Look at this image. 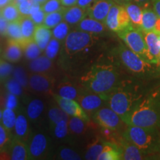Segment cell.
Returning <instances> with one entry per match:
<instances>
[{"label":"cell","instance_id":"cell-1","mask_svg":"<svg viewBox=\"0 0 160 160\" xmlns=\"http://www.w3.org/2000/svg\"><path fill=\"white\" fill-rule=\"evenodd\" d=\"M121 119L126 125L160 130V86L147 92Z\"/></svg>","mask_w":160,"mask_h":160},{"label":"cell","instance_id":"cell-2","mask_svg":"<svg viewBox=\"0 0 160 160\" xmlns=\"http://www.w3.org/2000/svg\"><path fill=\"white\" fill-rule=\"evenodd\" d=\"M119 68L113 63H97L81 78L85 91L106 95L114 90L122 81Z\"/></svg>","mask_w":160,"mask_h":160},{"label":"cell","instance_id":"cell-3","mask_svg":"<svg viewBox=\"0 0 160 160\" xmlns=\"http://www.w3.org/2000/svg\"><path fill=\"white\" fill-rule=\"evenodd\" d=\"M146 93L144 86L137 82L123 79L114 90L102 96L108 107L122 118L131 111Z\"/></svg>","mask_w":160,"mask_h":160},{"label":"cell","instance_id":"cell-4","mask_svg":"<svg viewBox=\"0 0 160 160\" xmlns=\"http://www.w3.org/2000/svg\"><path fill=\"white\" fill-rule=\"evenodd\" d=\"M120 65L129 74L140 80H150L160 75L159 65L146 61L121 44L115 50Z\"/></svg>","mask_w":160,"mask_h":160},{"label":"cell","instance_id":"cell-5","mask_svg":"<svg viewBox=\"0 0 160 160\" xmlns=\"http://www.w3.org/2000/svg\"><path fill=\"white\" fill-rule=\"evenodd\" d=\"M122 136L134 144L147 157L159 154L160 130L127 125Z\"/></svg>","mask_w":160,"mask_h":160},{"label":"cell","instance_id":"cell-6","mask_svg":"<svg viewBox=\"0 0 160 160\" xmlns=\"http://www.w3.org/2000/svg\"><path fill=\"white\" fill-rule=\"evenodd\" d=\"M99 40L96 34L82 31H73L68 33L65 39L64 51L69 57L79 54H86L90 49L94 47Z\"/></svg>","mask_w":160,"mask_h":160},{"label":"cell","instance_id":"cell-7","mask_svg":"<svg viewBox=\"0 0 160 160\" xmlns=\"http://www.w3.org/2000/svg\"><path fill=\"white\" fill-rule=\"evenodd\" d=\"M117 34L130 50L146 61L159 65V63L149 53L141 29L135 28L131 26L128 28L117 32Z\"/></svg>","mask_w":160,"mask_h":160},{"label":"cell","instance_id":"cell-8","mask_svg":"<svg viewBox=\"0 0 160 160\" xmlns=\"http://www.w3.org/2000/svg\"><path fill=\"white\" fill-rule=\"evenodd\" d=\"M105 25L109 30L117 33L133 26L124 5L116 3L111 6L105 19Z\"/></svg>","mask_w":160,"mask_h":160},{"label":"cell","instance_id":"cell-9","mask_svg":"<svg viewBox=\"0 0 160 160\" xmlns=\"http://www.w3.org/2000/svg\"><path fill=\"white\" fill-rule=\"evenodd\" d=\"M94 122L102 128L111 130L113 131H119L122 124L124 123L119 115L110 107H105L98 109L93 115Z\"/></svg>","mask_w":160,"mask_h":160},{"label":"cell","instance_id":"cell-10","mask_svg":"<svg viewBox=\"0 0 160 160\" xmlns=\"http://www.w3.org/2000/svg\"><path fill=\"white\" fill-rule=\"evenodd\" d=\"M54 78L49 73H35L30 76L28 85L30 88L41 94H53L54 88Z\"/></svg>","mask_w":160,"mask_h":160},{"label":"cell","instance_id":"cell-11","mask_svg":"<svg viewBox=\"0 0 160 160\" xmlns=\"http://www.w3.org/2000/svg\"><path fill=\"white\" fill-rule=\"evenodd\" d=\"M77 99L84 111L87 112H95L106 102L102 95L85 90L83 93H80Z\"/></svg>","mask_w":160,"mask_h":160},{"label":"cell","instance_id":"cell-12","mask_svg":"<svg viewBox=\"0 0 160 160\" xmlns=\"http://www.w3.org/2000/svg\"><path fill=\"white\" fill-rule=\"evenodd\" d=\"M114 2L113 0H95L86 9L88 17L105 23L108 13Z\"/></svg>","mask_w":160,"mask_h":160},{"label":"cell","instance_id":"cell-13","mask_svg":"<svg viewBox=\"0 0 160 160\" xmlns=\"http://www.w3.org/2000/svg\"><path fill=\"white\" fill-rule=\"evenodd\" d=\"M48 139L42 133H37L30 139L28 147L29 159H41L48 151Z\"/></svg>","mask_w":160,"mask_h":160},{"label":"cell","instance_id":"cell-14","mask_svg":"<svg viewBox=\"0 0 160 160\" xmlns=\"http://www.w3.org/2000/svg\"><path fill=\"white\" fill-rule=\"evenodd\" d=\"M55 100L57 101L58 105L68 116L79 117L85 121L89 122V118L87 113L75 100L64 99L58 97L57 95L55 96Z\"/></svg>","mask_w":160,"mask_h":160},{"label":"cell","instance_id":"cell-15","mask_svg":"<svg viewBox=\"0 0 160 160\" xmlns=\"http://www.w3.org/2000/svg\"><path fill=\"white\" fill-rule=\"evenodd\" d=\"M119 147L122 151V159L141 160L147 159V156L140 151V150L131 141L122 136L119 139Z\"/></svg>","mask_w":160,"mask_h":160},{"label":"cell","instance_id":"cell-16","mask_svg":"<svg viewBox=\"0 0 160 160\" xmlns=\"http://www.w3.org/2000/svg\"><path fill=\"white\" fill-rule=\"evenodd\" d=\"M106 25L102 22L92 18H84L77 25L76 30L87 32L92 34H101L105 31Z\"/></svg>","mask_w":160,"mask_h":160},{"label":"cell","instance_id":"cell-17","mask_svg":"<svg viewBox=\"0 0 160 160\" xmlns=\"http://www.w3.org/2000/svg\"><path fill=\"white\" fill-rule=\"evenodd\" d=\"M87 15L86 9L82 8L78 5H73L71 7H64L63 19L68 25H74L83 19Z\"/></svg>","mask_w":160,"mask_h":160},{"label":"cell","instance_id":"cell-18","mask_svg":"<svg viewBox=\"0 0 160 160\" xmlns=\"http://www.w3.org/2000/svg\"><path fill=\"white\" fill-rule=\"evenodd\" d=\"M22 53L23 50L19 43L14 39H8L2 53V58L10 62H17L22 57Z\"/></svg>","mask_w":160,"mask_h":160},{"label":"cell","instance_id":"cell-19","mask_svg":"<svg viewBox=\"0 0 160 160\" xmlns=\"http://www.w3.org/2000/svg\"><path fill=\"white\" fill-rule=\"evenodd\" d=\"M10 155L12 160L28 159V148L23 141L14 138L10 143Z\"/></svg>","mask_w":160,"mask_h":160},{"label":"cell","instance_id":"cell-20","mask_svg":"<svg viewBox=\"0 0 160 160\" xmlns=\"http://www.w3.org/2000/svg\"><path fill=\"white\" fill-rule=\"evenodd\" d=\"M142 32L144 39H145L146 46H147L149 53L158 62H159L160 48L159 47V43H158V33H156L154 31H142Z\"/></svg>","mask_w":160,"mask_h":160},{"label":"cell","instance_id":"cell-21","mask_svg":"<svg viewBox=\"0 0 160 160\" xmlns=\"http://www.w3.org/2000/svg\"><path fill=\"white\" fill-rule=\"evenodd\" d=\"M98 160H120L122 159V151L119 145L113 142L105 141L103 149Z\"/></svg>","mask_w":160,"mask_h":160},{"label":"cell","instance_id":"cell-22","mask_svg":"<svg viewBox=\"0 0 160 160\" xmlns=\"http://www.w3.org/2000/svg\"><path fill=\"white\" fill-rule=\"evenodd\" d=\"M51 36L52 32L42 24L36 25L33 39L42 51H44L47 47L48 44L51 39Z\"/></svg>","mask_w":160,"mask_h":160},{"label":"cell","instance_id":"cell-23","mask_svg":"<svg viewBox=\"0 0 160 160\" xmlns=\"http://www.w3.org/2000/svg\"><path fill=\"white\" fill-rule=\"evenodd\" d=\"M14 132L16 138L27 143L30 140V131L28 120L22 114H19L17 118V121L14 126Z\"/></svg>","mask_w":160,"mask_h":160},{"label":"cell","instance_id":"cell-24","mask_svg":"<svg viewBox=\"0 0 160 160\" xmlns=\"http://www.w3.org/2000/svg\"><path fill=\"white\" fill-rule=\"evenodd\" d=\"M29 68L34 73H49L53 69V62L51 59L46 56L38 57L34 59H32L29 64Z\"/></svg>","mask_w":160,"mask_h":160},{"label":"cell","instance_id":"cell-25","mask_svg":"<svg viewBox=\"0 0 160 160\" xmlns=\"http://www.w3.org/2000/svg\"><path fill=\"white\" fill-rule=\"evenodd\" d=\"M124 7L129 16L133 27L140 29L142 17V8L137 4L131 3V2L124 5Z\"/></svg>","mask_w":160,"mask_h":160},{"label":"cell","instance_id":"cell-26","mask_svg":"<svg viewBox=\"0 0 160 160\" xmlns=\"http://www.w3.org/2000/svg\"><path fill=\"white\" fill-rule=\"evenodd\" d=\"M56 92L58 97L67 99L75 100L79 96L78 89L69 82H63L60 83L57 86Z\"/></svg>","mask_w":160,"mask_h":160},{"label":"cell","instance_id":"cell-27","mask_svg":"<svg viewBox=\"0 0 160 160\" xmlns=\"http://www.w3.org/2000/svg\"><path fill=\"white\" fill-rule=\"evenodd\" d=\"M158 16L154 11L148 8L142 9V17L140 29L143 31H153Z\"/></svg>","mask_w":160,"mask_h":160},{"label":"cell","instance_id":"cell-28","mask_svg":"<svg viewBox=\"0 0 160 160\" xmlns=\"http://www.w3.org/2000/svg\"><path fill=\"white\" fill-rule=\"evenodd\" d=\"M105 141L102 138L97 137L88 146L85 159L89 160L97 159L102 151Z\"/></svg>","mask_w":160,"mask_h":160},{"label":"cell","instance_id":"cell-29","mask_svg":"<svg viewBox=\"0 0 160 160\" xmlns=\"http://www.w3.org/2000/svg\"><path fill=\"white\" fill-rule=\"evenodd\" d=\"M1 16L4 19L10 22L17 21L22 17L18 5L14 2L8 4L1 8Z\"/></svg>","mask_w":160,"mask_h":160},{"label":"cell","instance_id":"cell-30","mask_svg":"<svg viewBox=\"0 0 160 160\" xmlns=\"http://www.w3.org/2000/svg\"><path fill=\"white\" fill-rule=\"evenodd\" d=\"M20 26H21L22 33L24 39H33V33H34L36 24L33 22L30 16H22L19 19Z\"/></svg>","mask_w":160,"mask_h":160},{"label":"cell","instance_id":"cell-31","mask_svg":"<svg viewBox=\"0 0 160 160\" xmlns=\"http://www.w3.org/2000/svg\"><path fill=\"white\" fill-rule=\"evenodd\" d=\"M5 36L10 39H14L17 42L21 41L24 39L22 33L19 19L17 21L8 22Z\"/></svg>","mask_w":160,"mask_h":160},{"label":"cell","instance_id":"cell-32","mask_svg":"<svg viewBox=\"0 0 160 160\" xmlns=\"http://www.w3.org/2000/svg\"><path fill=\"white\" fill-rule=\"evenodd\" d=\"M44 110V103L40 99H33L29 103L27 108V114L31 120L39 117Z\"/></svg>","mask_w":160,"mask_h":160},{"label":"cell","instance_id":"cell-33","mask_svg":"<svg viewBox=\"0 0 160 160\" xmlns=\"http://www.w3.org/2000/svg\"><path fill=\"white\" fill-rule=\"evenodd\" d=\"M85 122L87 121L79 117H71L68 119V130L73 134H82L86 129Z\"/></svg>","mask_w":160,"mask_h":160},{"label":"cell","instance_id":"cell-34","mask_svg":"<svg viewBox=\"0 0 160 160\" xmlns=\"http://www.w3.org/2000/svg\"><path fill=\"white\" fill-rule=\"evenodd\" d=\"M63 10L64 7L60 11L47 13L45 15L42 25L49 29L53 28L56 25L61 22L62 20L63 19Z\"/></svg>","mask_w":160,"mask_h":160},{"label":"cell","instance_id":"cell-35","mask_svg":"<svg viewBox=\"0 0 160 160\" xmlns=\"http://www.w3.org/2000/svg\"><path fill=\"white\" fill-rule=\"evenodd\" d=\"M16 121H17V117L13 110L5 108L2 111V123L4 127L9 132H11L12 130L14 129Z\"/></svg>","mask_w":160,"mask_h":160},{"label":"cell","instance_id":"cell-36","mask_svg":"<svg viewBox=\"0 0 160 160\" xmlns=\"http://www.w3.org/2000/svg\"><path fill=\"white\" fill-rule=\"evenodd\" d=\"M48 118L51 122V124L55 125L59 122L62 120H66L68 121V115L59 107H53L50 108L48 111Z\"/></svg>","mask_w":160,"mask_h":160},{"label":"cell","instance_id":"cell-37","mask_svg":"<svg viewBox=\"0 0 160 160\" xmlns=\"http://www.w3.org/2000/svg\"><path fill=\"white\" fill-rule=\"evenodd\" d=\"M69 33V25L66 22H61L53 28L52 31V35L53 38L59 41H62L65 39Z\"/></svg>","mask_w":160,"mask_h":160},{"label":"cell","instance_id":"cell-38","mask_svg":"<svg viewBox=\"0 0 160 160\" xmlns=\"http://www.w3.org/2000/svg\"><path fill=\"white\" fill-rule=\"evenodd\" d=\"M42 51L40 48L38 46L34 40L32 39L28 43L26 47L24 48L23 52L25 53V57L28 59H34L38 57H39L40 53Z\"/></svg>","mask_w":160,"mask_h":160},{"label":"cell","instance_id":"cell-39","mask_svg":"<svg viewBox=\"0 0 160 160\" xmlns=\"http://www.w3.org/2000/svg\"><path fill=\"white\" fill-rule=\"evenodd\" d=\"M60 48V42L59 40H57L55 38H53L50 40V42L48 44L47 47L45 49V53L47 57L49 59H53L57 57L58 53L59 51Z\"/></svg>","mask_w":160,"mask_h":160},{"label":"cell","instance_id":"cell-40","mask_svg":"<svg viewBox=\"0 0 160 160\" xmlns=\"http://www.w3.org/2000/svg\"><path fill=\"white\" fill-rule=\"evenodd\" d=\"M62 8L63 6L61 5L60 0H48L41 5V9L46 14L52 13V12L60 11Z\"/></svg>","mask_w":160,"mask_h":160},{"label":"cell","instance_id":"cell-41","mask_svg":"<svg viewBox=\"0 0 160 160\" xmlns=\"http://www.w3.org/2000/svg\"><path fill=\"white\" fill-rule=\"evenodd\" d=\"M66 120H62L56 124L53 128V133L58 139H63L68 133V124Z\"/></svg>","mask_w":160,"mask_h":160},{"label":"cell","instance_id":"cell-42","mask_svg":"<svg viewBox=\"0 0 160 160\" xmlns=\"http://www.w3.org/2000/svg\"><path fill=\"white\" fill-rule=\"evenodd\" d=\"M4 126L0 124V151L5 150V148L11 142V136Z\"/></svg>","mask_w":160,"mask_h":160},{"label":"cell","instance_id":"cell-43","mask_svg":"<svg viewBox=\"0 0 160 160\" xmlns=\"http://www.w3.org/2000/svg\"><path fill=\"white\" fill-rule=\"evenodd\" d=\"M59 158L64 160H79L82 159L77 152L71 148H62L60 151Z\"/></svg>","mask_w":160,"mask_h":160},{"label":"cell","instance_id":"cell-44","mask_svg":"<svg viewBox=\"0 0 160 160\" xmlns=\"http://www.w3.org/2000/svg\"><path fill=\"white\" fill-rule=\"evenodd\" d=\"M6 88L10 93L19 96L22 93V86L16 79H11L6 83Z\"/></svg>","mask_w":160,"mask_h":160},{"label":"cell","instance_id":"cell-45","mask_svg":"<svg viewBox=\"0 0 160 160\" xmlns=\"http://www.w3.org/2000/svg\"><path fill=\"white\" fill-rule=\"evenodd\" d=\"M13 67L6 60L0 59V79H3L11 74Z\"/></svg>","mask_w":160,"mask_h":160},{"label":"cell","instance_id":"cell-46","mask_svg":"<svg viewBox=\"0 0 160 160\" xmlns=\"http://www.w3.org/2000/svg\"><path fill=\"white\" fill-rule=\"evenodd\" d=\"M13 76H14L15 79L17 80L21 84L22 86H23V87H26L27 86V77H26L25 71H24V70L22 68H16L14 70V72H13Z\"/></svg>","mask_w":160,"mask_h":160},{"label":"cell","instance_id":"cell-47","mask_svg":"<svg viewBox=\"0 0 160 160\" xmlns=\"http://www.w3.org/2000/svg\"><path fill=\"white\" fill-rule=\"evenodd\" d=\"M33 2V0H25L18 5L22 16H30V12H31Z\"/></svg>","mask_w":160,"mask_h":160},{"label":"cell","instance_id":"cell-48","mask_svg":"<svg viewBox=\"0 0 160 160\" xmlns=\"http://www.w3.org/2000/svg\"><path fill=\"white\" fill-rule=\"evenodd\" d=\"M18 104L17 102V96L13 94V93H10L7 95L5 99V107L6 108H10V109H15L17 108Z\"/></svg>","mask_w":160,"mask_h":160},{"label":"cell","instance_id":"cell-49","mask_svg":"<svg viewBox=\"0 0 160 160\" xmlns=\"http://www.w3.org/2000/svg\"><path fill=\"white\" fill-rule=\"evenodd\" d=\"M45 14L46 13L45 12L40 8L37 13H33V14L31 15L30 17H31L32 20H33V22H34L36 25H42V24L43 23L44 19H45Z\"/></svg>","mask_w":160,"mask_h":160},{"label":"cell","instance_id":"cell-50","mask_svg":"<svg viewBox=\"0 0 160 160\" xmlns=\"http://www.w3.org/2000/svg\"><path fill=\"white\" fill-rule=\"evenodd\" d=\"M8 24V22L5 19H4L2 16H0V34L5 36Z\"/></svg>","mask_w":160,"mask_h":160},{"label":"cell","instance_id":"cell-51","mask_svg":"<svg viewBox=\"0 0 160 160\" xmlns=\"http://www.w3.org/2000/svg\"><path fill=\"white\" fill-rule=\"evenodd\" d=\"M94 1L95 0H77V5L82 8L87 9Z\"/></svg>","mask_w":160,"mask_h":160},{"label":"cell","instance_id":"cell-52","mask_svg":"<svg viewBox=\"0 0 160 160\" xmlns=\"http://www.w3.org/2000/svg\"><path fill=\"white\" fill-rule=\"evenodd\" d=\"M133 1H134V2L139 5L142 9L148 8L151 2V0H133Z\"/></svg>","mask_w":160,"mask_h":160},{"label":"cell","instance_id":"cell-53","mask_svg":"<svg viewBox=\"0 0 160 160\" xmlns=\"http://www.w3.org/2000/svg\"><path fill=\"white\" fill-rule=\"evenodd\" d=\"M60 2L63 7L68 8L77 5V0H60Z\"/></svg>","mask_w":160,"mask_h":160},{"label":"cell","instance_id":"cell-54","mask_svg":"<svg viewBox=\"0 0 160 160\" xmlns=\"http://www.w3.org/2000/svg\"><path fill=\"white\" fill-rule=\"evenodd\" d=\"M153 10L158 17H160V0H153Z\"/></svg>","mask_w":160,"mask_h":160},{"label":"cell","instance_id":"cell-55","mask_svg":"<svg viewBox=\"0 0 160 160\" xmlns=\"http://www.w3.org/2000/svg\"><path fill=\"white\" fill-rule=\"evenodd\" d=\"M156 33H157L158 34H160V17H158V19L156 22L154 29H153Z\"/></svg>","mask_w":160,"mask_h":160},{"label":"cell","instance_id":"cell-56","mask_svg":"<svg viewBox=\"0 0 160 160\" xmlns=\"http://www.w3.org/2000/svg\"><path fill=\"white\" fill-rule=\"evenodd\" d=\"M14 0H0V8H2L4 6H5L8 4L12 2Z\"/></svg>","mask_w":160,"mask_h":160},{"label":"cell","instance_id":"cell-57","mask_svg":"<svg viewBox=\"0 0 160 160\" xmlns=\"http://www.w3.org/2000/svg\"><path fill=\"white\" fill-rule=\"evenodd\" d=\"M113 1L114 2H117V4H119V5H125V4L130 2L131 0H113Z\"/></svg>","mask_w":160,"mask_h":160},{"label":"cell","instance_id":"cell-58","mask_svg":"<svg viewBox=\"0 0 160 160\" xmlns=\"http://www.w3.org/2000/svg\"><path fill=\"white\" fill-rule=\"evenodd\" d=\"M35 1H37V2H39L40 4H43V3H45L46 1H48V0H35Z\"/></svg>","mask_w":160,"mask_h":160},{"label":"cell","instance_id":"cell-59","mask_svg":"<svg viewBox=\"0 0 160 160\" xmlns=\"http://www.w3.org/2000/svg\"><path fill=\"white\" fill-rule=\"evenodd\" d=\"M158 43H159V47L160 48V34H158Z\"/></svg>","mask_w":160,"mask_h":160},{"label":"cell","instance_id":"cell-60","mask_svg":"<svg viewBox=\"0 0 160 160\" xmlns=\"http://www.w3.org/2000/svg\"><path fill=\"white\" fill-rule=\"evenodd\" d=\"M2 111L0 110V121H2Z\"/></svg>","mask_w":160,"mask_h":160},{"label":"cell","instance_id":"cell-61","mask_svg":"<svg viewBox=\"0 0 160 160\" xmlns=\"http://www.w3.org/2000/svg\"><path fill=\"white\" fill-rule=\"evenodd\" d=\"M0 16H1V8H0Z\"/></svg>","mask_w":160,"mask_h":160},{"label":"cell","instance_id":"cell-62","mask_svg":"<svg viewBox=\"0 0 160 160\" xmlns=\"http://www.w3.org/2000/svg\"><path fill=\"white\" fill-rule=\"evenodd\" d=\"M159 62H160V55H159Z\"/></svg>","mask_w":160,"mask_h":160},{"label":"cell","instance_id":"cell-63","mask_svg":"<svg viewBox=\"0 0 160 160\" xmlns=\"http://www.w3.org/2000/svg\"><path fill=\"white\" fill-rule=\"evenodd\" d=\"M159 156H160V153H159Z\"/></svg>","mask_w":160,"mask_h":160},{"label":"cell","instance_id":"cell-64","mask_svg":"<svg viewBox=\"0 0 160 160\" xmlns=\"http://www.w3.org/2000/svg\"></svg>","mask_w":160,"mask_h":160}]
</instances>
